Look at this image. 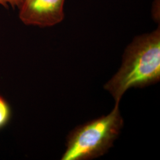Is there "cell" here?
<instances>
[{
	"label": "cell",
	"instance_id": "cell-3",
	"mask_svg": "<svg viewBox=\"0 0 160 160\" xmlns=\"http://www.w3.org/2000/svg\"><path fill=\"white\" fill-rule=\"evenodd\" d=\"M65 0H22L18 7L20 20L28 26L52 27L65 17Z\"/></svg>",
	"mask_w": 160,
	"mask_h": 160
},
{
	"label": "cell",
	"instance_id": "cell-4",
	"mask_svg": "<svg viewBox=\"0 0 160 160\" xmlns=\"http://www.w3.org/2000/svg\"><path fill=\"white\" fill-rule=\"evenodd\" d=\"M12 116V110L6 99L0 95V129L8 123Z\"/></svg>",
	"mask_w": 160,
	"mask_h": 160
},
{
	"label": "cell",
	"instance_id": "cell-2",
	"mask_svg": "<svg viewBox=\"0 0 160 160\" xmlns=\"http://www.w3.org/2000/svg\"><path fill=\"white\" fill-rule=\"evenodd\" d=\"M119 103L107 116L77 127L67 138L61 160H87L99 157L110 148L123 125Z\"/></svg>",
	"mask_w": 160,
	"mask_h": 160
},
{
	"label": "cell",
	"instance_id": "cell-1",
	"mask_svg": "<svg viewBox=\"0 0 160 160\" xmlns=\"http://www.w3.org/2000/svg\"><path fill=\"white\" fill-rule=\"evenodd\" d=\"M160 79V29L135 37L127 46L119 71L104 86L116 103L127 90L153 84Z\"/></svg>",
	"mask_w": 160,
	"mask_h": 160
},
{
	"label": "cell",
	"instance_id": "cell-5",
	"mask_svg": "<svg viewBox=\"0 0 160 160\" xmlns=\"http://www.w3.org/2000/svg\"><path fill=\"white\" fill-rule=\"evenodd\" d=\"M22 0H0V6L8 8L9 6L12 8H18Z\"/></svg>",
	"mask_w": 160,
	"mask_h": 160
}]
</instances>
